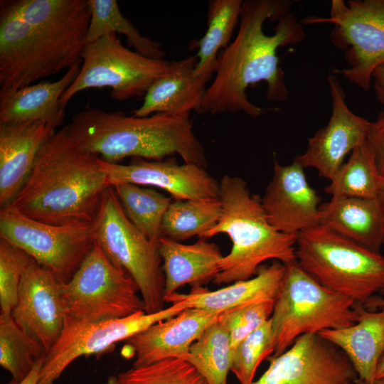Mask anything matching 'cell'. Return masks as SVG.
Here are the masks:
<instances>
[{
    "instance_id": "1",
    "label": "cell",
    "mask_w": 384,
    "mask_h": 384,
    "mask_svg": "<svg viewBox=\"0 0 384 384\" xmlns=\"http://www.w3.org/2000/svg\"><path fill=\"white\" fill-rule=\"evenodd\" d=\"M292 4L287 0L243 1L238 33L218 56L200 113L242 112L253 118L260 116L262 109L252 104L246 92L248 86L260 82L267 84L268 101L288 99L277 50L305 38L302 24L290 12Z\"/></svg>"
},
{
    "instance_id": "2",
    "label": "cell",
    "mask_w": 384,
    "mask_h": 384,
    "mask_svg": "<svg viewBox=\"0 0 384 384\" xmlns=\"http://www.w3.org/2000/svg\"><path fill=\"white\" fill-rule=\"evenodd\" d=\"M0 93L81 64L88 0L0 1Z\"/></svg>"
},
{
    "instance_id": "3",
    "label": "cell",
    "mask_w": 384,
    "mask_h": 384,
    "mask_svg": "<svg viewBox=\"0 0 384 384\" xmlns=\"http://www.w3.org/2000/svg\"><path fill=\"white\" fill-rule=\"evenodd\" d=\"M109 186L100 157L80 149L63 127L44 142L11 204L50 225L93 223Z\"/></svg>"
},
{
    "instance_id": "4",
    "label": "cell",
    "mask_w": 384,
    "mask_h": 384,
    "mask_svg": "<svg viewBox=\"0 0 384 384\" xmlns=\"http://www.w3.org/2000/svg\"><path fill=\"white\" fill-rule=\"evenodd\" d=\"M189 116L156 113L134 117L87 107L64 128L80 149L109 163L127 157L161 160L178 154L184 163L205 168V149Z\"/></svg>"
},
{
    "instance_id": "5",
    "label": "cell",
    "mask_w": 384,
    "mask_h": 384,
    "mask_svg": "<svg viewBox=\"0 0 384 384\" xmlns=\"http://www.w3.org/2000/svg\"><path fill=\"white\" fill-rule=\"evenodd\" d=\"M222 212L218 223L200 238L227 234L230 252L219 263L215 284H231L254 277L262 263L274 260L283 264L297 260V235L277 230L270 223L261 198L250 193L240 177L225 174L219 182Z\"/></svg>"
},
{
    "instance_id": "6",
    "label": "cell",
    "mask_w": 384,
    "mask_h": 384,
    "mask_svg": "<svg viewBox=\"0 0 384 384\" xmlns=\"http://www.w3.org/2000/svg\"><path fill=\"white\" fill-rule=\"evenodd\" d=\"M296 257L318 282L358 305L384 288V256L321 225L297 234Z\"/></svg>"
},
{
    "instance_id": "7",
    "label": "cell",
    "mask_w": 384,
    "mask_h": 384,
    "mask_svg": "<svg viewBox=\"0 0 384 384\" xmlns=\"http://www.w3.org/2000/svg\"><path fill=\"white\" fill-rule=\"evenodd\" d=\"M361 306L321 284L297 260L285 264L282 284L270 317L274 344L272 357L284 353L304 334L354 324Z\"/></svg>"
},
{
    "instance_id": "8",
    "label": "cell",
    "mask_w": 384,
    "mask_h": 384,
    "mask_svg": "<svg viewBox=\"0 0 384 384\" xmlns=\"http://www.w3.org/2000/svg\"><path fill=\"white\" fill-rule=\"evenodd\" d=\"M96 241L116 265L137 284L146 313L164 309L165 281L158 243L149 240L129 220L115 191H105L94 221Z\"/></svg>"
},
{
    "instance_id": "9",
    "label": "cell",
    "mask_w": 384,
    "mask_h": 384,
    "mask_svg": "<svg viewBox=\"0 0 384 384\" xmlns=\"http://www.w3.org/2000/svg\"><path fill=\"white\" fill-rule=\"evenodd\" d=\"M170 65L171 61L149 58L124 47L117 33H109L87 43L80 70L60 103L65 107L75 95L91 88L110 87L111 97L118 101L144 96Z\"/></svg>"
},
{
    "instance_id": "10",
    "label": "cell",
    "mask_w": 384,
    "mask_h": 384,
    "mask_svg": "<svg viewBox=\"0 0 384 384\" xmlns=\"http://www.w3.org/2000/svg\"><path fill=\"white\" fill-rule=\"evenodd\" d=\"M63 289L67 316L75 320L97 321L144 311L134 279L110 260L97 241Z\"/></svg>"
},
{
    "instance_id": "11",
    "label": "cell",
    "mask_w": 384,
    "mask_h": 384,
    "mask_svg": "<svg viewBox=\"0 0 384 384\" xmlns=\"http://www.w3.org/2000/svg\"><path fill=\"white\" fill-rule=\"evenodd\" d=\"M300 22L334 24L330 39L349 65L334 73L370 89L374 70L384 63V0H333L329 17L309 16Z\"/></svg>"
},
{
    "instance_id": "12",
    "label": "cell",
    "mask_w": 384,
    "mask_h": 384,
    "mask_svg": "<svg viewBox=\"0 0 384 384\" xmlns=\"http://www.w3.org/2000/svg\"><path fill=\"white\" fill-rule=\"evenodd\" d=\"M0 238L66 283L92 250L96 235L94 222L50 225L25 216L8 204L0 210Z\"/></svg>"
},
{
    "instance_id": "13",
    "label": "cell",
    "mask_w": 384,
    "mask_h": 384,
    "mask_svg": "<svg viewBox=\"0 0 384 384\" xmlns=\"http://www.w3.org/2000/svg\"><path fill=\"white\" fill-rule=\"evenodd\" d=\"M186 308V304L180 302L156 313L148 314L141 310L123 318L90 322L66 316L60 338L46 354L38 384H53L79 357L100 354L115 343L127 340Z\"/></svg>"
},
{
    "instance_id": "14",
    "label": "cell",
    "mask_w": 384,
    "mask_h": 384,
    "mask_svg": "<svg viewBox=\"0 0 384 384\" xmlns=\"http://www.w3.org/2000/svg\"><path fill=\"white\" fill-rule=\"evenodd\" d=\"M269 361L268 368L251 384H346L358 378L345 353L318 334L299 336Z\"/></svg>"
},
{
    "instance_id": "15",
    "label": "cell",
    "mask_w": 384,
    "mask_h": 384,
    "mask_svg": "<svg viewBox=\"0 0 384 384\" xmlns=\"http://www.w3.org/2000/svg\"><path fill=\"white\" fill-rule=\"evenodd\" d=\"M63 284L31 258L21 281L11 315L47 353L60 338L67 316Z\"/></svg>"
},
{
    "instance_id": "16",
    "label": "cell",
    "mask_w": 384,
    "mask_h": 384,
    "mask_svg": "<svg viewBox=\"0 0 384 384\" xmlns=\"http://www.w3.org/2000/svg\"><path fill=\"white\" fill-rule=\"evenodd\" d=\"M332 112L327 124L309 138L304 153L295 157L304 169L314 168L331 180L343 164L345 156L367 139L371 122L354 114L347 106L338 78L328 77Z\"/></svg>"
},
{
    "instance_id": "17",
    "label": "cell",
    "mask_w": 384,
    "mask_h": 384,
    "mask_svg": "<svg viewBox=\"0 0 384 384\" xmlns=\"http://www.w3.org/2000/svg\"><path fill=\"white\" fill-rule=\"evenodd\" d=\"M110 186L129 183L152 186L169 192L176 200H206L218 196L219 183L205 168L178 164L174 159L147 160L132 158L128 164L109 163L100 158Z\"/></svg>"
},
{
    "instance_id": "18",
    "label": "cell",
    "mask_w": 384,
    "mask_h": 384,
    "mask_svg": "<svg viewBox=\"0 0 384 384\" xmlns=\"http://www.w3.org/2000/svg\"><path fill=\"white\" fill-rule=\"evenodd\" d=\"M320 201L297 161L282 166L274 161L272 178L261 198L272 226L282 233L297 235L319 225Z\"/></svg>"
},
{
    "instance_id": "19",
    "label": "cell",
    "mask_w": 384,
    "mask_h": 384,
    "mask_svg": "<svg viewBox=\"0 0 384 384\" xmlns=\"http://www.w3.org/2000/svg\"><path fill=\"white\" fill-rule=\"evenodd\" d=\"M219 314L186 308L134 335L127 340L135 355L132 367L148 366L171 357L183 358L191 346L217 321Z\"/></svg>"
},
{
    "instance_id": "20",
    "label": "cell",
    "mask_w": 384,
    "mask_h": 384,
    "mask_svg": "<svg viewBox=\"0 0 384 384\" xmlns=\"http://www.w3.org/2000/svg\"><path fill=\"white\" fill-rule=\"evenodd\" d=\"M197 61L196 55L171 61L169 70L149 87L142 105L132 111L133 116L190 115L193 110L200 113L213 75L196 74Z\"/></svg>"
},
{
    "instance_id": "21",
    "label": "cell",
    "mask_w": 384,
    "mask_h": 384,
    "mask_svg": "<svg viewBox=\"0 0 384 384\" xmlns=\"http://www.w3.org/2000/svg\"><path fill=\"white\" fill-rule=\"evenodd\" d=\"M55 129L41 122L0 124L1 207L12 203Z\"/></svg>"
},
{
    "instance_id": "22",
    "label": "cell",
    "mask_w": 384,
    "mask_h": 384,
    "mask_svg": "<svg viewBox=\"0 0 384 384\" xmlns=\"http://www.w3.org/2000/svg\"><path fill=\"white\" fill-rule=\"evenodd\" d=\"M285 265L274 260L261 265L250 279L240 280L210 291L203 287H192L188 294L177 292L165 297V302H184L188 308L220 313L237 306L265 302H275L281 289Z\"/></svg>"
},
{
    "instance_id": "23",
    "label": "cell",
    "mask_w": 384,
    "mask_h": 384,
    "mask_svg": "<svg viewBox=\"0 0 384 384\" xmlns=\"http://www.w3.org/2000/svg\"><path fill=\"white\" fill-rule=\"evenodd\" d=\"M80 65L66 70L56 81L41 82L0 93V124L41 122L55 128L60 126L65 112L60 99L75 80Z\"/></svg>"
},
{
    "instance_id": "24",
    "label": "cell",
    "mask_w": 384,
    "mask_h": 384,
    "mask_svg": "<svg viewBox=\"0 0 384 384\" xmlns=\"http://www.w3.org/2000/svg\"><path fill=\"white\" fill-rule=\"evenodd\" d=\"M319 225L375 252L384 245V209L378 198H331L319 206Z\"/></svg>"
},
{
    "instance_id": "25",
    "label": "cell",
    "mask_w": 384,
    "mask_h": 384,
    "mask_svg": "<svg viewBox=\"0 0 384 384\" xmlns=\"http://www.w3.org/2000/svg\"><path fill=\"white\" fill-rule=\"evenodd\" d=\"M165 281V297L185 284L203 287L213 281L223 255L217 244L199 238L186 245L161 237L158 241Z\"/></svg>"
},
{
    "instance_id": "26",
    "label": "cell",
    "mask_w": 384,
    "mask_h": 384,
    "mask_svg": "<svg viewBox=\"0 0 384 384\" xmlns=\"http://www.w3.org/2000/svg\"><path fill=\"white\" fill-rule=\"evenodd\" d=\"M378 311L361 306L357 321L348 327L326 329L318 334L347 356L358 378L374 384L378 362L384 354V305Z\"/></svg>"
},
{
    "instance_id": "27",
    "label": "cell",
    "mask_w": 384,
    "mask_h": 384,
    "mask_svg": "<svg viewBox=\"0 0 384 384\" xmlns=\"http://www.w3.org/2000/svg\"><path fill=\"white\" fill-rule=\"evenodd\" d=\"M330 181L325 192L331 198H378L384 187V177L366 140L352 151Z\"/></svg>"
},
{
    "instance_id": "28",
    "label": "cell",
    "mask_w": 384,
    "mask_h": 384,
    "mask_svg": "<svg viewBox=\"0 0 384 384\" xmlns=\"http://www.w3.org/2000/svg\"><path fill=\"white\" fill-rule=\"evenodd\" d=\"M242 0H210L207 9V29L196 43L197 75H214L220 52L230 43L239 26Z\"/></svg>"
},
{
    "instance_id": "29",
    "label": "cell",
    "mask_w": 384,
    "mask_h": 384,
    "mask_svg": "<svg viewBox=\"0 0 384 384\" xmlns=\"http://www.w3.org/2000/svg\"><path fill=\"white\" fill-rule=\"evenodd\" d=\"M222 212L218 198L206 200H176L169 206L163 218L161 237L175 241L199 238L218 222Z\"/></svg>"
},
{
    "instance_id": "30",
    "label": "cell",
    "mask_w": 384,
    "mask_h": 384,
    "mask_svg": "<svg viewBox=\"0 0 384 384\" xmlns=\"http://www.w3.org/2000/svg\"><path fill=\"white\" fill-rule=\"evenodd\" d=\"M91 17L87 36V43L109 33H120L127 38L129 47L149 58L164 59L161 45L144 36L135 26L122 14L115 0H88Z\"/></svg>"
},
{
    "instance_id": "31",
    "label": "cell",
    "mask_w": 384,
    "mask_h": 384,
    "mask_svg": "<svg viewBox=\"0 0 384 384\" xmlns=\"http://www.w3.org/2000/svg\"><path fill=\"white\" fill-rule=\"evenodd\" d=\"M112 187L129 220L149 240L158 243L163 218L171 198L133 183H121Z\"/></svg>"
},
{
    "instance_id": "32",
    "label": "cell",
    "mask_w": 384,
    "mask_h": 384,
    "mask_svg": "<svg viewBox=\"0 0 384 384\" xmlns=\"http://www.w3.org/2000/svg\"><path fill=\"white\" fill-rule=\"evenodd\" d=\"M232 356L228 334L216 321L191 346L183 359L197 369L208 384H228Z\"/></svg>"
},
{
    "instance_id": "33",
    "label": "cell",
    "mask_w": 384,
    "mask_h": 384,
    "mask_svg": "<svg viewBox=\"0 0 384 384\" xmlns=\"http://www.w3.org/2000/svg\"><path fill=\"white\" fill-rule=\"evenodd\" d=\"M46 354L43 346L15 322L11 314H0V365L13 379L24 378Z\"/></svg>"
},
{
    "instance_id": "34",
    "label": "cell",
    "mask_w": 384,
    "mask_h": 384,
    "mask_svg": "<svg viewBox=\"0 0 384 384\" xmlns=\"http://www.w3.org/2000/svg\"><path fill=\"white\" fill-rule=\"evenodd\" d=\"M117 377L121 384H208L191 363L177 357L132 367Z\"/></svg>"
},
{
    "instance_id": "35",
    "label": "cell",
    "mask_w": 384,
    "mask_h": 384,
    "mask_svg": "<svg viewBox=\"0 0 384 384\" xmlns=\"http://www.w3.org/2000/svg\"><path fill=\"white\" fill-rule=\"evenodd\" d=\"M274 352L270 319L233 349L230 371L240 384H251L259 365Z\"/></svg>"
},
{
    "instance_id": "36",
    "label": "cell",
    "mask_w": 384,
    "mask_h": 384,
    "mask_svg": "<svg viewBox=\"0 0 384 384\" xmlns=\"http://www.w3.org/2000/svg\"><path fill=\"white\" fill-rule=\"evenodd\" d=\"M31 258L21 249L0 238L1 314H11L16 306L22 276Z\"/></svg>"
},
{
    "instance_id": "37",
    "label": "cell",
    "mask_w": 384,
    "mask_h": 384,
    "mask_svg": "<svg viewBox=\"0 0 384 384\" xmlns=\"http://www.w3.org/2000/svg\"><path fill=\"white\" fill-rule=\"evenodd\" d=\"M274 302H265L232 308L220 312L217 321L228 333L232 349L268 321Z\"/></svg>"
},
{
    "instance_id": "38",
    "label": "cell",
    "mask_w": 384,
    "mask_h": 384,
    "mask_svg": "<svg viewBox=\"0 0 384 384\" xmlns=\"http://www.w3.org/2000/svg\"><path fill=\"white\" fill-rule=\"evenodd\" d=\"M366 141L373 152L380 174L384 177V111L371 122Z\"/></svg>"
},
{
    "instance_id": "39",
    "label": "cell",
    "mask_w": 384,
    "mask_h": 384,
    "mask_svg": "<svg viewBox=\"0 0 384 384\" xmlns=\"http://www.w3.org/2000/svg\"><path fill=\"white\" fill-rule=\"evenodd\" d=\"M372 80L377 99L384 105V63L374 70Z\"/></svg>"
},
{
    "instance_id": "40",
    "label": "cell",
    "mask_w": 384,
    "mask_h": 384,
    "mask_svg": "<svg viewBox=\"0 0 384 384\" xmlns=\"http://www.w3.org/2000/svg\"><path fill=\"white\" fill-rule=\"evenodd\" d=\"M45 356H42L33 366L27 375L21 380L13 379L6 384H38L41 370L44 361Z\"/></svg>"
},
{
    "instance_id": "41",
    "label": "cell",
    "mask_w": 384,
    "mask_h": 384,
    "mask_svg": "<svg viewBox=\"0 0 384 384\" xmlns=\"http://www.w3.org/2000/svg\"><path fill=\"white\" fill-rule=\"evenodd\" d=\"M380 305H384V298L378 296H373L368 302L364 304V307L367 309L372 310L378 307Z\"/></svg>"
},
{
    "instance_id": "42",
    "label": "cell",
    "mask_w": 384,
    "mask_h": 384,
    "mask_svg": "<svg viewBox=\"0 0 384 384\" xmlns=\"http://www.w3.org/2000/svg\"><path fill=\"white\" fill-rule=\"evenodd\" d=\"M384 377V354L380 358L375 372V380Z\"/></svg>"
},
{
    "instance_id": "43",
    "label": "cell",
    "mask_w": 384,
    "mask_h": 384,
    "mask_svg": "<svg viewBox=\"0 0 384 384\" xmlns=\"http://www.w3.org/2000/svg\"><path fill=\"white\" fill-rule=\"evenodd\" d=\"M105 384H121L117 376H110Z\"/></svg>"
},
{
    "instance_id": "44",
    "label": "cell",
    "mask_w": 384,
    "mask_h": 384,
    "mask_svg": "<svg viewBox=\"0 0 384 384\" xmlns=\"http://www.w3.org/2000/svg\"><path fill=\"white\" fill-rule=\"evenodd\" d=\"M346 384H367V383L365 381H363V380H361L360 378H358L356 380H354L353 382H348Z\"/></svg>"
},
{
    "instance_id": "45",
    "label": "cell",
    "mask_w": 384,
    "mask_h": 384,
    "mask_svg": "<svg viewBox=\"0 0 384 384\" xmlns=\"http://www.w3.org/2000/svg\"><path fill=\"white\" fill-rule=\"evenodd\" d=\"M378 199H379V201H380V203H381V205H382V206H383V208L384 209V187L383 188V191H382L380 195L378 197Z\"/></svg>"
},
{
    "instance_id": "46",
    "label": "cell",
    "mask_w": 384,
    "mask_h": 384,
    "mask_svg": "<svg viewBox=\"0 0 384 384\" xmlns=\"http://www.w3.org/2000/svg\"><path fill=\"white\" fill-rule=\"evenodd\" d=\"M374 384H384V377L379 379H376L374 382Z\"/></svg>"
},
{
    "instance_id": "47",
    "label": "cell",
    "mask_w": 384,
    "mask_h": 384,
    "mask_svg": "<svg viewBox=\"0 0 384 384\" xmlns=\"http://www.w3.org/2000/svg\"><path fill=\"white\" fill-rule=\"evenodd\" d=\"M380 294L384 297V288L380 290Z\"/></svg>"
}]
</instances>
